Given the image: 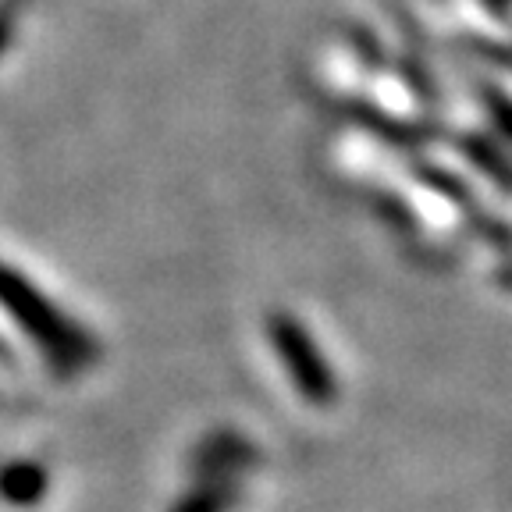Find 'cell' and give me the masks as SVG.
Returning <instances> with one entry per match:
<instances>
[{"label": "cell", "instance_id": "1", "mask_svg": "<svg viewBox=\"0 0 512 512\" xmlns=\"http://www.w3.org/2000/svg\"><path fill=\"white\" fill-rule=\"evenodd\" d=\"M0 306L36 338V345L47 352L50 363H57V367H64V370L86 367L96 356L93 338L82 335L72 320L64 317L61 310H54V306H50L22 274L11 271V267H0Z\"/></svg>", "mask_w": 512, "mask_h": 512}, {"label": "cell", "instance_id": "2", "mask_svg": "<svg viewBox=\"0 0 512 512\" xmlns=\"http://www.w3.org/2000/svg\"><path fill=\"white\" fill-rule=\"evenodd\" d=\"M271 345L278 352V360L285 363L288 377L296 384V392L303 395L310 406H331L338 395L335 374H331L328 360L320 356V349L313 345V338L306 335V328L288 313H274L271 324Z\"/></svg>", "mask_w": 512, "mask_h": 512}, {"label": "cell", "instance_id": "3", "mask_svg": "<svg viewBox=\"0 0 512 512\" xmlns=\"http://www.w3.org/2000/svg\"><path fill=\"white\" fill-rule=\"evenodd\" d=\"M256 463H260V448L253 441H246L235 431H214L196 445V452L189 459V470L200 480H217V477L239 480V473Z\"/></svg>", "mask_w": 512, "mask_h": 512}, {"label": "cell", "instance_id": "4", "mask_svg": "<svg viewBox=\"0 0 512 512\" xmlns=\"http://www.w3.org/2000/svg\"><path fill=\"white\" fill-rule=\"evenodd\" d=\"M239 502H242L239 480L217 477V480H200L189 495L178 498V505L171 512H235Z\"/></svg>", "mask_w": 512, "mask_h": 512}, {"label": "cell", "instance_id": "5", "mask_svg": "<svg viewBox=\"0 0 512 512\" xmlns=\"http://www.w3.org/2000/svg\"><path fill=\"white\" fill-rule=\"evenodd\" d=\"M47 488V473L32 463H18L8 466L4 477H0V491L11 498V502H36Z\"/></svg>", "mask_w": 512, "mask_h": 512}, {"label": "cell", "instance_id": "6", "mask_svg": "<svg viewBox=\"0 0 512 512\" xmlns=\"http://www.w3.org/2000/svg\"><path fill=\"white\" fill-rule=\"evenodd\" d=\"M488 104H491V111H495L498 125H502L505 132L512 136V104H505L502 96H495V93H488Z\"/></svg>", "mask_w": 512, "mask_h": 512}, {"label": "cell", "instance_id": "7", "mask_svg": "<svg viewBox=\"0 0 512 512\" xmlns=\"http://www.w3.org/2000/svg\"><path fill=\"white\" fill-rule=\"evenodd\" d=\"M8 40H11V18L0 15V50L8 47Z\"/></svg>", "mask_w": 512, "mask_h": 512}, {"label": "cell", "instance_id": "8", "mask_svg": "<svg viewBox=\"0 0 512 512\" xmlns=\"http://www.w3.org/2000/svg\"><path fill=\"white\" fill-rule=\"evenodd\" d=\"M491 4H495V8H505V4H509V0H491Z\"/></svg>", "mask_w": 512, "mask_h": 512}]
</instances>
